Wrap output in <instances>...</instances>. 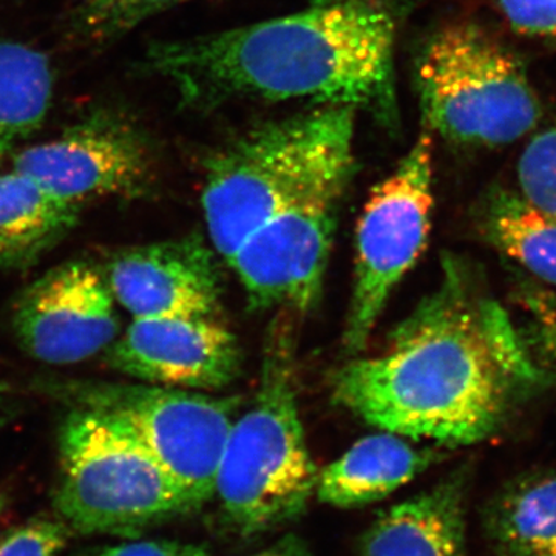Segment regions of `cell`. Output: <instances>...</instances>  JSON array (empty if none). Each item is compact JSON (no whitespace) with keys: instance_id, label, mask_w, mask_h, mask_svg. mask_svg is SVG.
Wrapping results in <instances>:
<instances>
[{"instance_id":"obj_11","label":"cell","mask_w":556,"mask_h":556,"mask_svg":"<svg viewBox=\"0 0 556 556\" xmlns=\"http://www.w3.org/2000/svg\"><path fill=\"white\" fill-rule=\"evenodd\" d=\"M21 346L36 361L73 365L108 351L119 320L108 281L93 266H56L25 289L13 318Z\"/></svg>"},{"instance_id":"obj_25","label":"cell","mask_w":556,"mask_h":556,"mask_svg":"<svg viewBox=\"0 0 556 556\" xmlns=\"http://www.w3.org/2000/svg\"><path fill=\"white\" fill-rule=\"evenodd\" d=\"M247 556H316L305 541L295 535L281 536L273 546Z\"/></svg>"},{"instance_id":"obj_1","label":"cell","mask_w":556,"mask_h":556,"mask_svg":"<svg viewBox=\"0 0 556 556\" xmlns=\"http://www.w3.org/2000/svg\"><path fill=\"white\" fill-rule=\"evenodd\" d=\"M546 382L508 311L457 260L379 356L334 372L332 396L369 426L413 441L473 445Z\"/></svg>"},{"instance_id":"obj_24","label":"cell","mask_w":556,"mask_h":556,"mask_svg":"<svg viewBox=\"0 0 556 556\" xmlns=\"http://www.w3.org/2000/svg\"><path fill=\"white\" fill-rule=\"evenodd\" d=\"M90 556H211L206 548L195 544L179 543L170 540L124 541L116 546L102 547Z\"/></svg>"},{"instance_id":"obj_6","label":"cell","mask_w":556,"mask_h":556,"mask_svg":"<svg viewBox=\"0 0 556 556\" xmlns=\"http://www.w3.org/2000/svg\"><path fill=\"white\" fill-rule=\"evenodd\" d=\"M416 89L426 129L456 144H511L541 118L525 65L475 24L448 25L424 43Z\"/></svg>"},{"instance_id":"obj_15","label":"cell","mask_w":556,"mask_h":556,"mask_svg":"<svg viewBox=\"0 0 556 556\" xmlns=\"http://www.w3.org/2000/svg\"><path fill=\"white\" fill-rule=\"evenodd\" d=\"M438 457L437 450L416 447L399 434H372L318 473L317 500L336 508L378 503L424 473Z\"/></svg>"},{"instance_id":"obj_3","label":"cell","mask_w":556,"mask_h":556,"mask_svg":"<svg viewBox=\"0 0 556 556\" xmlns=\"http://www.w3.org/2000/svg\"><path fill=\"white\" fill-rule=\"evenodd\" d=\"M356 110L318 105L262 124L207 161L204 222L219 257L229 263L241 244L314 190L350 179Z\"/></svg>"},{"instance_id":"obj_18","label":"cell","mask_w":556,"mask_h":556,"mask_svg":"<svg viewBox=\"0 0 556 556\" xmlns=\"http://www.w3.org/2000/svg\"><path fill=\"white\" fill-rule=\"evenodd\" d=\"M482 233L508 258L556 287V217L515 190L495 189L481 208Z\"/></svg>"},{"instance_id":"obj_23","label":"cell","mask_w":556,"mask_h":556,"mask_svg":"<svg viewBox=\"0 0 556 556\" xmlns=\"http://www.w3.org/2000/svg\"><path fill=\"white\" fill-rule=\"evenodd\" d=\"M519 35L556 42V0H493Z\"/></svg>"},{"instance_id":"obj_12","label":"cell","mask_w":556,"mask_h":556,"mask_svg":"<svg viewBox=\"0 0 556 556\" xmlns=\"http://www.w3.org/2000/svg\"><path fill=\"white\" fill-rule=\"evenodd\" d=\"M105 358L141 382L190 391L222 390L241 367L236 336L215 317L134 318Z\"/></svg>"},{"instance_id":"obj_22","label":"cell","mask_w":556,"mask_h":556,"mask_svg":"<svg viewBox=\"0 0 556 556\" xmlns=\"http://www.w3.org/2000/svg\"><path fill=\"white\" fill-rule=\"evenodd\" d=\"M72 530L60 518H35L0 538V556H58Z\"/></svg>"},{"instance_id":"obj_8","label":"cell","mask_w":556,"mask_h":556,"mask_svg":"<svg viewBox=\"0 0 556 556\" xmlns=\"http://www.w3.org/2000/svg\"><path fill=\"white\" fill-rule=\"evenodd\" d=\"M70 396L124 424L179 486L190 508L214 497L239 401L160 386L84 383Z\"/></svg>"},{"instance_id":"obj_14","label":"cell","mask_w":556,"mask_h":556,"mask_svg":"<svg viewBox=\"0 0 556 556\" xmlns=\"http://www.w3.org/2000/svg\"><path fill=\"white\" fill-rule=\"evenodd\" d=\"M468 470L387 508L368 527L361 556H467Z\"/></svg>"},{"instance_id":"obj_9","label":"cell","mask_w":556,"mask_h":556,"mask_svg":"<svg viewBox=\"0 0 556 556\" xmlns=\"http://www.w3.org/2000/svg\"><path fill=\"white\" fill-rule=\"evenodd\" d=\"M350 179L314 190L255 230L228 263L252 309L306 313L320 300Z\"/></svg>"},{"instance_id":"obj_13","label":"cell","mask_w":556,"mask_h":556,"mask_svg":"<svg viewBox=\"0 0 556 556\" xmlns=\"http://www.w3.org/2000/svg\"><path fill=\"white\" fill-rule=\"evenodd\" d=\"M110 292L134 318L215 317L222 280L200 237L124 249L105 274Z\"/></svg>"},{"instance_id":"obj_2","label":"cell","mask_w":556,"mask_h":556,"mask_svg":"<svg viewBox=\"0 0 556 556\" xmlns=\"http://www.w3.org/2000/svg\"><path fill=\"white\" fill-rule=\"evenodd\" d=\"M424 0H313L273 20L160 43L148 65L189 108L305 100L397 124L396 46Z\"/></svg>"},{"instance_id":"obj_17","label":"cell","mask_w":556,"mask_h":556,"mask_svg":"<svg viewBox=\"0 0 556 556\" xmlns=\"http://www.w3.org/2000/svg\"><path fill=\"white\" fill-rule=\"evenodd\" d=\"M497 556H556V471L508 482L484 510Z\"/></svg>"},{"instance_id":"obj_21","label":"cell","mask_w":556,"mask_h":556,"mask_svg":"<svg viewBox=\"0 0 556 556\" xmlns=\"http://www.w3.org/2000/svg\"><path fill=\"white\" fill-rule=\"evenodd\" d=\"M519 192L556 217V123L538 131L518 163Z\"/></svg>"},{"instance_id":"obj_10","label":"cell","mask_w":556,"mask_h":556,"mask_svg":"<svg viewBox=\"0 0 556 556\" xmlns=\"http://www.w3.org/2000/svg\"><path fill=\"white\" fill-rule=\"evenodd\" d=\"M13 170L68 203L137 197L149 185L148 142L123 113L98 108L51 141L22 150Z\"/></svg>"},{"instance_id":"obj_27","label":"cell","mask_w":556,"mask_h":556,"mask_svg":"<svg viewBox=\"0 0 556 556\" xmlns=\"http://www.w3.org/2000/svg\"><path fill=\"white\" fill-rule=\"evenodd\" d=\"M0 420H2V419H0Z\"/></svg>"},{"instance_id":"obj_26","label":"cell","mask_w":556,"mask_h":556,"mask_svg":"<svg viewBox=\"0 0 556 556\" xmlns=\"http://www.w3.org/2000/svg\"><path fill=\"white\" fill-rule=\"evenodd\" d=\"M7 508H9V497L0 493V517L5 514Z\"/></svg>"},{"instance_id":"obj_20","label":"cell","mask_w":556,"mask_h":556,"mask_svg":"<svg viewBox=\"0 0 556 556\" xmlns=\"http://www.w3.org/2000/svg\"><path fill=\"white\" fill-rule=\"evenodd\" d=\"M186 0H84L73 11L70 31L87 43H108L141 22Z\"/></svg>"},{"instance_id":"obj_19","label":"cell","mask_w":556,"mask_h":556,"mask_svg":"<svg viewBox=\"0 0 556 556\" xmlns=\"http://www.w3.org/2000/svg\"><path fill=\"white\" fill-rule=\"evenodd\" d=\"M53 97L47 54L0 38V159L42 126Z\"/></svg>"},{"instance_id":"obj_16","label":"cell","mask_w":556,"mask_h":556,"mask_svg":"<svg viewBox=\"0 0 556 556\" xmlns=\"http://www.w3.org/2000/svg\"><path fill=\"white\" fill-rule=\"evenodd\" d=\"M78 218L79 204L58 199L20 172L0 174V269L35 265Z\"/></svg>"},{"instance_id":"obj_4","label":"cell","mask_w":556,"mask_h":556,"mask_svg":"<svg viewBox=\"0 0 556 556\" xmlns=\"http://www.w3.org/2000/svg\"><path fill=\"white\" fill-rule=\"evenodd\" d=\"M318 473L300 419L291 327L278 320L254 402L230 428L214 497L237 535H265L305 514Z\"/></svg>"},{"instance_id":"obj_7","label":"cell","mask_w":556,"mask_h":556,"mask_svg":"<svg viewBox=\"0 0 556 556\" xmlns=\"http://www.w3.org/2000/svg\"><path fill=\"white\" fill-rule=\"evenodd\" d=\"M433 138L424 130L396 169L369 193L356 232L345 348L367 345L402 278L426 249L433 212Z\"/></svg>"},{"instance_id":"obj_5","label":"cell","mask_w":556,"mask_h":556,"mask_svg":"<svg viewBox=\"0 0 556 556\" xmlns=\"http://www.w3.org/2000/svg\"><path fill=\"white\" fill-rule=\"evenodd\" d=\"M58 518L84 535L139 538L188 514V500L134 433L110 413L78 408L60 437Z\"/></svg>"}]
</instances>
